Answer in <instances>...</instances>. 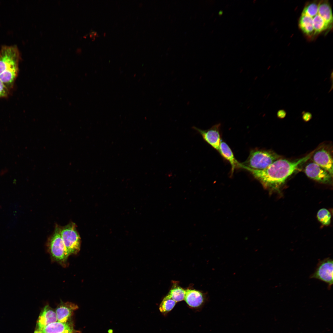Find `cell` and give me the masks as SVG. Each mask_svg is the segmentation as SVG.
I'll return each instance as SVG.
<instances>
[{
	"instance_id": "1",
	"label": "cell",
	"mask_w": 333,
	"mask_h": 333,
	"mask_svg": "<svg viewBox=\"0 0 333 333\" xmlns=\"http://www.w3.org/2000/svg\"><path fill=\"white\" fill-rule=\"evenodd\" d=\"M298 27L309 39L332 29L333 17L328 0H314L307 2L298 20Z\"/></svg>"
},
{
	"instance_id": "2",
	"label": "cell",
	"mask_w": 333,
	"mask_h": 333,
	"mask_svg": "<svg viewBox=\"0 0 333 333\" xmlns=\"http://www.w3.org/2000/svg\"><path fill=\"white\" fill-rule=\"evenodd\" d=\"M313 152L295 160L280 158L262 170H254L244 166L242 168L250 172L264 186L271 189H277L280 188L301 165L310 158Z\"/></svg>"
},
{
	"instance_id": "3",
	"label": "cell",
	"mask_w": 333,
	"mask_h": 333,
	"mask_svg": "<svg viewBox=\"0 0 333 333\" xmlns=\"http://www.w3.org/2000/svg\"><path fill=\"white\" fill-rule=\"evenodd\" d=\"M280 157L272 151L257 149L252 150L247 160L241 163V168L244 166L254 170H263Z\"/></svg>"
},
{
	"instance_id": "4",
	"label": "cell",
	"mask_w": 333,
	"mask_h": 333,
	"mask_svg": "<svg viewBox=\"0 0 333 333\" xmlns=\"http://www.w3.org/2000/svg\"><path fill=\"white\" fill-rule=\"evenodd\" d=\"M60 233L68 255L77 254L80 249L81 239L76 224L71 222L60 228Z\"/></svg>"
},
{
	"instance_id": "5",
	"label": "cell",
	"mask_w": 333,
	"mask_h": 333,
	"mask_svg": "<svg viewBox=\"0 0 333 333\" xmlns=\"http://www.w3.org/2000/svg\"><path fill=\"white\" fill-rule=\"evenodd\" d=\"M20 53L17 46H4L0 50V74L3 72L18 70Z\"/></svg>"
},
{
	"instance_id": "6",
	"label": "cell",
	"mask_w": 333,
	"mask_h": 333,
	"mask_svg": "<svg viewBox=\"0 0 333 333\" xmlns=\"http://www.w3.org/2000/svg\"><path fill=\"white\" fill-rule=\"evenodd\" d=\"M48 247L51 255L56 261L60 263L64 262L68 256L61 236L60 228L57 226L54 232L50 238Z\"/></svg>"
},
{
	"instance_id": "7",
	"label": "cell",
	"mask_w": 333,
	"mask_h": 333,
	"mask_svg": "<svg viewBox=\"0 0 333 333\" xmlns=\"http://www.w3.org/2000/svg\"><path fill=\"white\" fill-rule=\"evenodd\" d=\"M333 260L327 257L319 261L314 272L310 276L325 282L330 289L333 284Z\"/></svg>"
},
{
	"instance_id": "8",
	"label": "cell",
	"mask_w": 333,
	"mask_h": 333,
	"mask_svg": "<svg viewBox=\"0 0 333 333\" xmlns=\"http://www.w3.org/2000/svg\"><path fill=\"white\" fill-rule=\"evenodd\" d=\"M304 172L309 178L323 184H331L333 176L327 170L313 162L307 164Z\"/></svg>"
},
{
	"instance_id": "9",
	"label": "cell",
	"mask_w": 333,
	"mask_h": 333,
	"mask_svg": "<svg viewBox=\"0 0 333 333\" xmlns=\"http://www.w3.org/2000/svg\"><path fill=\"white\" fill-rule=\"evenodd\" d=\"M310 158L313 162L324 168L333 176V159L331 152L324 146L313 151Z\"/></svg>"
},
{
	"instance_id": "10",
	"label": "cell",
	"mask_w": 333,
	"mask_h": 333,
	"mask_svg": "<svg viewBox=\"0 0 333 333\" xmlns=\"http://www.w3.org/2000/svg\"><path fill=\"white\" fill-rule=\"evenodd\" d=\"M221 124L218 123L207 130H203L196 127L192 128L198 132L204 140L214 149L219 152L221 141L220 130Z\"/></svg>"
},
{
	"instance_id": "11",
	"label": "cell",
	"mask_w": 333,
	"mask_h": 333,
	"mask_svg": "<svg viewBox=\"0 0 333 333\" xmlns=\"http://www.w3.org/2000/svg\"><path fill=\"white\" fill-rule=\"evenodd\" d=\"M34 333H81L74 329L72 323L68 322L58 321L50 323L39 329H36Z\"/></svg>"
},
{
	"instance_id": "12",
	"label": "cell",
	"mask_w": 333,
	"mask_h": 333,
	"mask_svg": "<svg viewBox=\"0 0 333 333\" xmlns=\"http://www.w3.org/2000/svg\"><path fill=\"white\" fill-rule=\"evenodd\" d=\"M78 308V306L75 303L61 301L55 311L57 321L61 322H67L73 311Z\"/></svg>"
},
{
	"instance_id": "13",
	"label": "cell",
	"mask_w": 333,
	"mask_h": 333,
	"mask_svg": "<svg viewBox=\"0 0 333 333\" xmlns=\"http://www.w3.org/2000/svg\"><path fill=\"white\" fill-rule=\"evenodd\" d=\"M57 321L56 311L48 305L45 306L41 311L37 322L36 329L44 327Z\"/></svg>"
},
{
	"instance_id": "14",
	"label": "cell",
	"mask_w": 333,
	"mask_h": 333,
	"mask_svg": "<svg viewBox=\"0 0 333 333\" xmlns=\"http://www.w3.org/2000/svg\"><path fill=\"white\" fill-rule=\"evenodd\" d=\"M219 152L224 158L230 163L231 166V175H232L236 169L241 168V163H239L236 159L230 147L226 142L222 140Z\"/></svg>"
},
{
	"instance_id": "15",
	"label": "cell",
	"mask_w": 333,
	"mask_h": 333,
	"mask_svg": "<svg viewBox=\"0 0 333 333\" xmlns=\"http://www.w3.org/2000/svg\"><path fill=\"white\" fill-rule=\"evenodd\" d=\"M184 300L190 307L197 308L202 305L205 298L201 292L195 290L187 289L185 290Z\"/></svg>"
},
{
	"instance_id": "16",
	"label": "cell",
	"mask_w": 333,
	"mask_h": 333,
	"mask_svg": "<svg viewBox=\"0 0 333 333\" xmlns=\"http://www.w3.org/2000/svg\"><path fill=\"white\" fill-rule=\"evenodd\" d=\"M176 303L167 295L163 298L159 305V310L163 314H166L173 308Z\"/></svg>"
},
{
	"instance_id": "17",
	"label": "cell",
	"mask_w": 333,
	"mask_h": 333,
	"mask_svg": "<svg viewBox=\"0 0 333 333\" xmlns=\"http://www.w3.org/2000/svg\"><path fill=\"white\" fill-rule=\"evenodd\" d=\"M185 294V290L177 286L172 288L167 295L177 302L184 300Z\"/></svg>"
},
{
	"instance_id": "18",
	"label": "cell",
	"mask_w": 333,
	"mask_h": 333,
	"mask_svg": "<svg viewBox=\"0 0 333 333\" xmlns=\"http://www.w3.org/2000/svg\"><path fill=\"white\" fill-rule=\"evenodd\" d=\"M317 217L319 221L323 225H327L330 223L331 214L326 209L322 208L319 210L317 213Z\"/></svg>"
},
{
	"instance_id": "19",
	"label": "cell",
	"mask_w": 333,
	"mask_h": 333,
	"mask_svg": "<svg viewBox=\"0 0 333 333\" xmlns=\"http://www.w3.org/2000/svg\"><path fill=\"white\" fill-rule=\"evenodd\" d=\"M8 94V88L0 80V97H6Z\"/></svg>"
},
{
	"instance_id": "20",
	"label": "cell",
	"mask_w": 333,
	"mask_h": 333,
	"mask_svg": "<svg viewBox=\"0 0 333 333\" xmlns=\"http://www.w3.org/2000/svg\"><path fill=\"white\" fill-rule=\"evenodd\" d=\"M302 113V119L305 122L310 121L312 118V114L310 112L303 111Z\"/></svg>"
},
{
	"instance_id": "21",
	"label": "cell",
	"mask_w": 333,
	"mask_h": 333,
	"mask_svg": "<svg viewBox=\"0 0 333 333\" xmlns=\"http://www.w3.org/2000/svg\"><path fill=\"white\" fill-rule=\"evenodd\" d=\"M286 111L284 109H281L277 112V116L279 119H282L286 117Z\"/></svg>"
},
{
	"instance_id": "22",
	"label": "cell",
	"mask_w": 333,
	"mask_h": 333,
	"mask_svg": "<svg viewBox=\"0 0 333 333\" xmlns=\"http://www.w3.org/2000/svg\"><path fill=\"white\" fill-rule=\"evenodd\" d=\"M108 333H113V330L112 329H109L108 331Z\"/></svg>"
},
{
	"instance_id": "23",
	"label": "cell",
	"mask_w": 333,
	"mask_h": 333,
	"mask_svg": "<svg viewBox=\"0 0 333 333\" xmlns=\"http://www.w3.org/2000/svg\"><path fill=\"white\" fill-rule=\"evenodd\" d=\"M223 13V11H222V10H220V11H219V15H222V14Z\"/></svg>"
}]
</instances>
